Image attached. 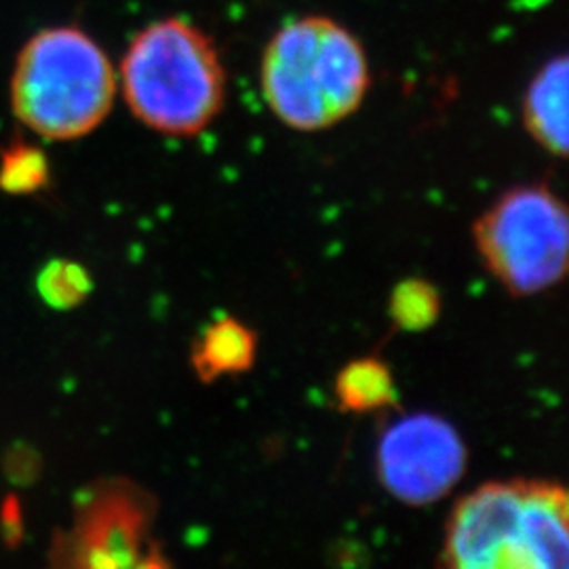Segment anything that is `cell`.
I'll return each instance as SVG.
<instances>
[{"instance_id": "6da1fadb", "label": "cell", "mask_w": 569, "mask_h": 569, "mask_svg": "<svg viewBox=\"0 0 569 569\" xmlns=\"http://www.w3.org/2000/svg\"><path fill=\"white\" fill-rule=\"evenodd\" d=\"M568 491L550 481H491L449 515L441 566L453 569H566Z\"/></svg>"}, {"instance_id": "7a4b0ae2", "label": "cell", "mask_w": 569, "mask_h": 569, "mask_svg": "<svg viewBox=\"0 0 569 569\" xmlns=\"http://www.w3.org/2000/svg\"><path fill=\"white\" fill-rule=\"evenodd\" d=\"M371 82L361 41L340 21L306 16L284 23L260 63L270 112L296 131H323L355 114Z\"/></svg>"}, {"instance_id": "3957f363", "label": "cell", "mask_w": 569, "mask_h": 569, "mask_svg": "<svg viewBox=\"0 0 569 569\" xmlns=\"http://www.w3.org/2000/svg\"><path fill=\"white\" fill-rule=\"evenodd\" d=\"M124 102L152 131L192 138L226 102L224 61L201 28L180 18L154 21L131 41L121 63Z\"/></svg>"}, {"instance_id": "277c9868", "label": "cell", "mask_w": 569, "mask_h": 569, "mask_svg": "<svg viewBox=\"0 0 569 569\" xmlns=\"http://www.w3.org/2000/svg\"><path fill=\"white\" fill-rule=\"evenodd\" d=\"M117 84V72L98 42L79 28H49L21 49L11 106L37 136L79 140L106 121Z\"/></svg>"}, {"instance_id": "5b68a950", "label": "cell", "mask_w": 569, "mask_h": 569, "mask_svg": "<svg viewBox=\"0 0 569 569\" xmlns=\"http://www.w3.org/2000/svg\"><path fill=\"white\" fill-rule=\"evenodd\" d=\"M489 274L515 298L538 296L568 274L566 203L545 183L507 190L472 226Z\"/></svg>"}, {"instance_id": "8992f818", "label": "cell", "mask_w": 569, "mask_h": 569, "mask_svg": "<svg viewBox=\"0 0 569 569\" xmlns=\"http://www.w3.org/2000/svg\"><path fill=\"white\" fill-rule=\"evenodd\" d=\"M154 519L157 500L146 489L127 479L102 481L82 493L53 555L63 566L161 568L167 561L152 540Z\"/></svg>"}, {"instance_id": "52a82bcc", "label": "cell", "mask_w": 569, "mask_h": 569, "mask_svg": "<svg viewBox=\"0 0 569 569\" xmlns=\"http://www.w3.org/2000/svg\"><path fill=\"white\" fill-rule=\"evenodd\" d=\"M465 439L446 418L427 411L390 420L376 446V472L388 493L409 507L446 498L467 470Z\"/></svg>"}, {"instance_id": "ba28073f", "label": "cell", "mask_w": 569, "mask_h": 569, "mask_svg": "<svg viewBox=\"0 0 569 569\" xmlns=\"http://www.w3.org/2000/svg\"><path fill=\"white\" fill-rule=\"evenodd\" d=\"M568 58L545 61L523 96V124L531 140L552 157H568Z\"/></svg>"}, {"instance_id": "9c48e42d", "label": "cell", "mask_w": 569, "mask_h": 569, "mask_svg": "<svg viewBox=\"0 0 569 569\" xmlns=\"http://www.w3.org/2000/svg\"><path fill=\"white\" fill-rule=\"evenodd\" d=\"M258 336L234 317L213 321L197 338L190 363L199 380L209 385L224 376H239L256 363Z\"/></svg>"}, {"instance_id": "30bf717a", "label": "cell", "mask_w": 569, "mask_h": 569, "mask_svg": "<svg viewBox=\"0 0 569 569\" xmlns=\"http://www.w3.org/2000/svg\"><path fill=\"white\" fill-rule=\"evenodd\" d=\"M333 395L340 409L371 413L392 406L397 390L387 363L376 357L355 359L336 376Z\"/></svg>"}, {"instance_id": "8fae6325", "label": "cell", "mask_w": 569, "mask_h": 569, "mask_svg": "<svg viewBox=\"0 0 569 569\" xmlns=\"http://www.w3.org/2000/svg\"><path fill=\"white\" fill-rule=\"evenodd\" d=\"M388 310L399 329L422 331L439 319L441 296L437 287L425 279H407L395 287Z\"/></svg>"}, {"instance_id": "7c38bea8", "label": "cell", "mask_w": 569, "mask_h": 569, "mask_svg": "<svg viewBox=\"0 0 569 569\" xmlns=\"http://www.w3.org/2000/svg\"><path fill=\"white\" fill-rule=\"evenodd\" d=\"M44 289V298L58 306H72L81 302L84 293L89 291L91 281L84 274L81 266L60 264L49 268L44 272V281L41 283Z\"/></svg>"}]
</instances>
